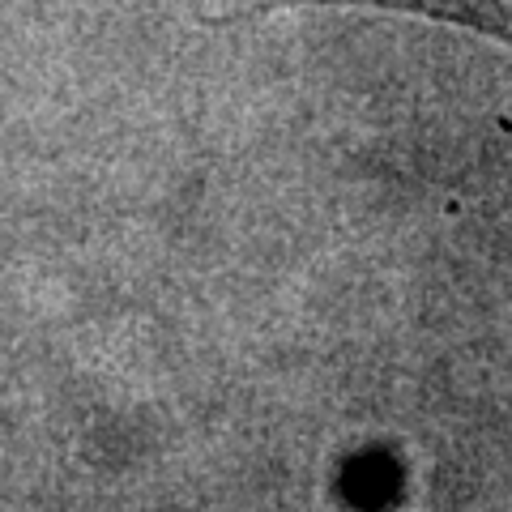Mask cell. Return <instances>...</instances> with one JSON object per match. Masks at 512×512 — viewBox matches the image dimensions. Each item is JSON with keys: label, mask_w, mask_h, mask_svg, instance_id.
I'll list each match as a JSON object with an SVG mask.
<instances>
[{"label": "cell", "mask_w": 512, "mask_h": 512, "mask_svg": "<svg viewBox=\"0 0 512 512\" xmlns=\"http://www.w3.org/2000/svg\"><path fill=\"white\" fill-rule=\"evenodd\" d=\"M312 5H367V9L419 13V18L470 26L512 43V0H312Z\"/></svg>", "instance_id": "cell-1"}]
</instances>
